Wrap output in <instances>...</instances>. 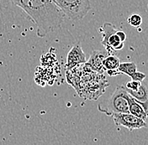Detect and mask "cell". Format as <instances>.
I'll list each match as a JSON object with an SVG mask.
<instances>
[{"instance_id":"cell-1","label":"cell","mask_w":148,"mask_h":145,"mask_svg":"<svg viewBox=\"0 0 148 145\" xmlns=\"http://www.w3.org/2000/svg\"><path fill=\"white\" fill-rule=\"evenodd\" d=\"M13 3L23 9L36 24L39 37L57 30L64 21V14L52 0H15Z\"/></svg>"},{"instance_id":"cell-2","label":"cell","mask_w":148,"mask_h":145,"mask_svg":"<svg viewBox=\"0 0 148 145\" xmlns=\"http://www.w3.org/2000/svg\"><path fill=\"white\" fill-rule=\"evenodd\" d=\"M129 96L125 86H117L107 101L104 104H99L98 109L108 116L115 113H128Z\"/></svg>"},{"instance_id":"cell-3","label":"cell","mask_w":148,"mask_h":145,"mask_svg":"<svg viewBox=\"0 0 148 145\" xmlns=\"http://www.w3.org/2000/svg\"><path fill=\"white\" fill-rule=\"evenodd\" d=\"M65 16L71 20L83 19L91 9L89 0H53Z\"/></svg>"},{"instance_id":"cell-4","label":"cell","mask_w":148,"mask_h":145,"mask_svg":"<svg viewBox=\"0 0 148 145\" xmlns=\"http://www.w3.org/2000/svg\"><path fill=\"white\" fill-rule=\"evenodd\" d=\"M99 31L102 34L101 44L105 47L108 54H114L115 51L124 48L125 42L121 39L117 33L118 29L110 23H104Z\"/></svg>"},{"instance_id":"cell-5","label":"cell","mask_w":148,"mask_h":145,"mask_svg":"<svg viewBox=\"0 0 148 145\" xmlns=\"http://www.w3.org/2000/svg\"><path fill=\"white\" fill-rule=\"evenodd\" d=\"M113 121L117 127H124L129 131L140 129L147 127V123L130 112L128 113H115L112 115Z\"/></svg>"},{"instance_id":"cell-6","label":"cell","mask_w":148,"mask_h":145,"mask_svg":"<svg viewBox=\"0 0 148 145\" xmlns=\"http://www.w3.org/2000/svg\"><path fill=\"white\" fill-rule=\"evenodd\" d=\"M86 62V56L80 44L77 43L73 45L66 55V68L67 70H72L77 65H82Z\"/></svg>"},{"instance_id":"cell-7","label":"cell","mask_w":148,"mask_h":145,"mask_svg":"<svg viewBox=\"0 0 148 145\" xmlns=\"http://www.w3.org/2000/svg\"><path fill=\"white\" fill-rule=\"evenodd\" d=\"M108 55L106 51L101 50H94L89 57V60L86 62V64L91 68L92 71L99 74H103L104 72L103 67V61L105 59V57Z\"/></svg>"},{"instance_id":"cell-8","label":"cell","mask_w":148,"mask_h":145,"mask_svg":"<svg viewBox=\"0 0 148 145\" xmlns=\"http://www.w3.org/2000/svg\"><path fill=\"white\" fill-rule=\"evenodd\" d=\"M126 91L134 99L142 106V108L148 113V86L147 84L141 82V85L137 91Z\"/></svg>"},{"instance_id":"cell-9","label":"cell","mask_w":148,"mask_h":145,"mask_svg":"<svg viewBox=\"0 0 148 145\" xmlns=\"http://www.w3.org/2000/svg\"><path fill=\"white\" fill-rule=\"evenodd\" d=\"M128 104H129V112L130 114L140 118L144 121H146L147 119V112L145 111V109L142 108V106L140 103H138L130 95L129 96Z\"/></svg>"},{"instance_id":"cell-10","label":"cell","mask_w":148,"mask_h":145,"mask_svg":"<svg viewBox=\"0 0 148 145\" xmlns=\"http://www.w3.org/2000/svg\"><path fill=\"white\" fill-rule=\"evenodd\" d=\"M120 61L118 56L115 54H108L103 61V67L104 71L118 70Z\"/></svg>"},{"instance_id":"cell-11","label":"cell","mask_w":148,"mask_h":145,"mask_svg":"<svg viewBox=\"0 0 148 145\" xmlns=\"http://www.w3.org/2000/svg\"><path fill=\"white\" fill-rule=\"evenodd\" d=\"M118 71H120V74H125L131 77L137 71V67L134 62H122L118 67Z\"/></svg>"},{"instance_id":"cell-12","label":"cell","mask_w":148,"mask_h":145,"mask_svg":"<svg viewBox=\"0 0 148 145\" xmlns=\"http://www.w3.org/2000/svg\"><path fill=\"white\" fill-rule=\"evenodd\" d=\"M127 22L133 28H138L142 24V18L139 14H132L127 18Z\"/></svg>"},{"instance_id":"cell-13","label":"cell","mask_w":148,"mask_h":145,"mask_svg":"<svg viewBox=\"0 0 148 145\" xmlns=\"http://www.w3.org/2000/svg\"><path fill=\"white\" fill-rule=\"evenodd\" d=\"M140 85H141V82H136V81H132V80H131L130 82H128L125 84V87L126 90L136 91L138 90L139 87L140 86Z\"/></svg>"},{"instance_id":"cell-14","label":"cell","mask_w":148,"mask_h":145,"mask_svg":"<svg viewBox=\"0 0 148 145\" xmlns=\"http://www.w3.org/2000/svg\"><path fill=\"white\" fill-rule=\"evenodd\" d=\"M132 81H136V82H143V81L146 79V75L144 73L140 72V71H136L131 77Z\"/></svg>"},{"instance_id":"cell-15","label":"cell","mask_w":148,"mask_h":145,"mask_svg":"<svg viewBox=\"0 0 148 145\" xmlns=\"http://www.w3.org/2000/svg\"><path fill=\"white\" fill-rule=\"evenodd\" d=\"M10 1H11V2L13 3V2H14V1H15V0H10Z\"/></svg>"},{"instance_id":"cell-16","label":"cell","mask_w":148,"mask_h":145,"mask_svg":"<svg viewBox=\"0 0 148 145\" xmlns=\"http://www.w3.org/2000/svg\"><path fill=\"white\" fill-rule=\"evenodd\" d=\"M52 1H53V0H52Z\"/></svg>"}]
</instances>
